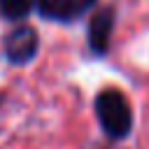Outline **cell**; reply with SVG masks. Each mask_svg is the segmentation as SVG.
I'll return each instance as SVG.
<instances>
[{
  "label": "cell",
  "instance_id": "6da1fadb",
  "mask_svg": "<svg viewBox=\"0 0 149 149\" xmlns=\"http://www.w3.org/2000/svg\"><path fill=\"white\" fill-rule=\"evenodd\" d=\"M95 116L109 140H126L133 130V109L119 88H102L95 95Z\"/></svg>",
  "mask_w": 149,
  "mask_h": 149
},
{
  "label": "cell",
  "instance_id": "7a4b0ae2",
  "mask_svg": "<svg viewBox=\"0 0 149 149\" xmlns=\"http://www.w3.org/2000/svg\"><path fill=\"white\" fill-rule=\"evenodd\" d=\"M37 51V33L30 26H19L5 37V56L14 65L28 63Z\"/></svg>",
  "mask_w": 149,
  "mask_h": 149
},
{
  "label": "cell",
  "instance_id": "3957f363",
  "mask_svg": "<svg viewBox=\"0 0 149 149\" xmlns=\"http://www.w3.org/2000/svg\"><path fill=\"white\" fill-rule=\"evenodd\" d=\"M114 16H116L114 7H102L88 21V49L95 56H105L109 49V37L114 30Z\"/></svg>",
  "mask_w": 149,
  "mask_h": 149
},
{
  "label": "cell",
  "instance_id": "277c9868",
  "mask_svg": "<svg viewBox=\"0 0 149 149\" xmlns=\"http://www.w3.org/2000/svg\"><path fill=\"white\" fill-rule=\"evenodd\" d=\"M37 9L44 19H51V21H72V19H77L72 0H37Z\"/></svg>",
  "mask_w": 149,
  "mask_h": 149
},
{
  "label": "cell",
  "instance_id": "5b68a950",
  "mask_svg": "<svg viewBox=\"0 0 149 149\" xmlns=\"http://www.w3.org/2000/svg\"><path fill=\"white\" fill-rule=\"evenodd\" d=\"M33 7V0H0L2 19H23Z\"/></svg>",
  "mask_w": 149,
  "mask_h": 149
},
{
  "label": "cell",
  "instance_id": "8992f818",
  "mask_svg": "<svg viewBox=\"0 0 149 149\" xmlns=\"http://www.w3.org/2000/svg\"><path fill=\"white\" fill-rule=\"evenodd\" d=\"M72 2H74V16L79 19V16H81V14H86V12H88L98 0H72Z\"/></svg>",
  "mask_w": 149,
  "mask_h": 149
}]
</instances>
